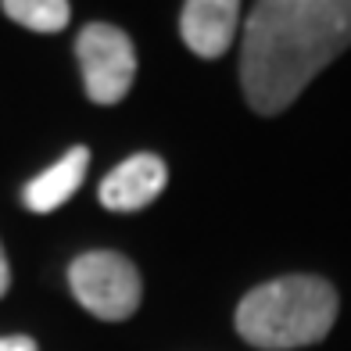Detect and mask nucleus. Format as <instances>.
<instances>
[{
	"label": "nucleus",
	"mask_w": 351,
	"mask_h": 351,
	"mask_svg": "<svg viewBox=\"0 0 351 351\" xmlns=\"http://www.w3.org/2000/svg\"><path fill=\"white\" fill-rule=\"evenodd\" d=\"M351 47V0H262L241 43V86L258 115L287 111Z\"/></svg>",
	"instance_id": "1"
},
{
	"label": "nucleus",
	"mask_w": 351,
	"mask_h": 351,
	"mask_svg": "<svg viewBox=\"0 0 351 351\" xmlns=\"http://www.w3.org/2000/svg\"><path fill=\"white\" fill-rule=\"evenodd\" d=\"M337 291L323 276H280L244 294L237 305V333L262 351L319 344L337 323Z\"/></svg>",
	"instance_id": "2"
},
{
	"label": "nucleus",
	"mask_w": 351,
	"mask_h": 351,
	"mask_svg": "<svg viewBox=\"0 0 351 351\" xmlns=\"http://www.w3.org/2000/svg\"><path fill=\"white\" fill-rule=\"evenodd\" d=\"M69 287L90 315L122 323L140 308L143 283L136 265L119 251H86L69 265Z\"/></svg>",
	"instance_id": "3"
},
{
	"label": "nucleus",
	"mask_w": 351,
	"mask_h": 351,
	"mask_svg": "<svg viewBox=\"0 0 351 351\" xmlns=\"http://www.w3.org/2000/svg\"><path fill=\"white\" fill-rule=\"evenodd\" d=\"M83 86L93 104H119L136 79V47L119 25L90 22L75 36Z\"/></svg>",
	"instance_id": "4"
},
{
	"label": "nucleus",
	"mask_w": 351,
	"mask_h": 351,
	"mask_svg": "<svg viewBox=\"0 0 351 351\" xmlns=\"http://www.w3.org/2000/svg\"><path fill=\"white\" fill-rule=\"evenodd\" d=\"M165 183H169V169L162 158L158 154H133L125 162H119L101 180L97 201L115 215H130V212H140L151 201L162 197Z\"/></svg>",
	"instance_id": "5"
},
{
	"label": "nucleus",
	"mask_w": 351,
	"mask_h": 351,
	"mask_svg": "<svg viewBox=\"0 0 351 351\" xmlns=\"http://www.w3.org/2000/svg\"><path fill=\"white\" fill-rule=\"evenodd\" d=\"M237 25H241L237 0H190L180 11L183 43L197 58H222L233 47Z\"/></svg>",
	"instance_id": "6"
},
{
	"label": "nucleus",
	"mask_w": 351,
	"mask_h": 351,
	"mask_svg": "<svg viewBox=\"0 0 351 351\" xmlns=\"http://www.w3.org/2000/svg\"><path fill=\"white\" fill-rule=\"evenodd\" d=\"M86 169H90V151L86 147H72L58 165H51L47 172H40L36 180L25 183V190H22L25 208L36 212V215H47V212L61 208V204L72 201L75 190L83 186Z\"/></svg>",
	"instance_id": "7"
},
{
	"label": "nucleus",
	"mask_w": 351,
	"mask_h": 351,
	"mask_svg": "<svg viewBox=\"0 0 351 351\" xmlns=\"http://www.w3.org/2000/svg\"><path fill=\"white\" fill-rule=\"evenodd\" d=\"M0 11L14 25H25L33 33H61L72 19V8L65 0H4Z\"/></svg>",
	"instance_id": "8"
},
{
	"label": "nucleus",
	"mask_w": 351,
	"mask_h": 351,
	"mask_svg": "<svg viewBox=\"0 0 351 351\" xmlns=\"http://www.w3.org/2000/svg\"><path fill=\"white\" fill-rule=\"evenodd\" d=\"M0 351H40L33 337L25 333H14V337H0Z\"/></svg>",
	"instance_id": "9"
},
{
	"label": "nucleus",
	"mask_w": 351,
	"mask_h": 351,
	"mask_svg": "<svg viewBox=\"0 0 351 351\" xmlns=\"http://www.w3.org/2000/svg\"><path fill=\"white\" fill-rule=\"evenodd\" d=\"M8 287H11V269H8V254H4V247H0V298L8 294Z\"/></svg>",
	"instance_id": "10"
}]
</instances>
